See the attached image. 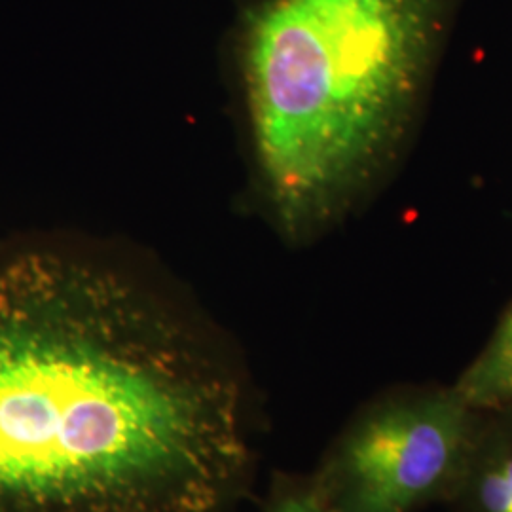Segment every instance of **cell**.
I'll return each mask as SVG.
<instances>
[{"mask_svg": "<svg viewBox=\"0 0 512 512\" xmlns=\"http://www.w3.org/2000/svg\"><path fill=\"white\" fill-rule=\"evenodd\" d=\"M452 387L476 410L512 408V302L486 348L459 374Z\"/></svg>", "mask_w": 512, "mask_h": 512, "instance_id": "5", "label": "cell"}, {"mask_svg": "<svg viewBox=\"0 0 512 512\" xmlns=\"http://www.w3.org/2000/svg\"><path fill=\"white\" fill-rule=\"evenodd\" d=\"M459 0H266L243 33L256 164L289 234L325 224L416 126Z\"/></svg>", "mask_w": 512, "mask_h": 512, "instance_id": "2", "label": "cell"}, {"mask_svg": "<svg viewBox=\"0 0 512 512\" xmlns=\"http://www.w3.org/2000/svg\"><path fill=\"white\" fill-rule=\"evenodd\" d=\"M478 410L452 385L403 384L370 397L310 475L329 512H421L446 505Z\"/></svg>", "mask_w": 512, "mask_h": 512, "instance_id": "3", "label": "cell"}, {"mask_svg": "<svg viewBox=\"0 0 512 512\" xmlns=\"http://www.w3.org/2000/svg\"><path fill=\"white\" fill-rule=\"evenodd\" d=\"M446 507L512 512V408L478 410L475 437Z\"/></svg>", "mask_w": 512, "mask_h": 512, "instance_id": "4", "label": "cell"}, {"mask_svg": "<svg viewBox=\"0 0 512 512\" xmlns=\"http://www.w3.org/2000/svg\"><path fill=\"white\" fill-rule=\"evenodd\" d=\"M251 382L147 279L0 251V512H224L255 473Z\"/></svg>", "mask_w": 512, "mask_h": 512, "instance_id": "1", "label": "cell"}, {"mask_svg": "<svg viewBox=\"0 0 512 512\" xmlns=\"http://www.w3.org/2000/svg\"><path fill=\"white\" fill-rule=\"evenodd\" d=\"M264 512H329L311 486L310 476L277 475Z\"/></svg>", "mask_w": 512, "mask_h": 512, "instance_id": "6", "label": "cell"}]
</instances>
